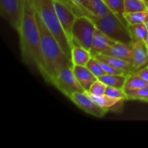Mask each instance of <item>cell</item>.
Returning a JSON list of instances; mask_svg holds the SVG:
<instances>
[{"instance_id":"484cf974","label":"cell","mask_w":148,"mask_h":148,"mask_svg":"<svg viewBox=\"0 0 148 148\" xmlns=\"http://www.w3.org/2000/svg\"><path fill=\"white\" fill-rule=\"evenodd\" d=\"M106 88L107 85L98 79L91 85L89 91L88 92L94 95H105Z\"/></svg>"},{"instance_id":"4316f807","label":"cell","mask_w":148,"mask_h":148,"mask_svg":"<svg viewBox=\"0 0 148 148\" xmlns=\"http://www.w3.org/2000/svg\"><path fill=\"white\" fill-rule=\"evenodd\" d=\"M105 95H108L110 97H112V98H123V99L127 100V95H126L125 92L121 88L107 86L106 90Z\"/></svg>"},{"instance_id":"cb8c5ba5","label":"cell","mask_w":148,"mask_h":148,"mask_svg":"<svg viewBox=\"0 0 148 148\" xmlns=\"http://www.w3.org/2000/svg\"><path fill=\"white\" fill-rule=\"evenodd\" d=\"M126 95H127V100L148 103V85L145 88L127 93Z\"/></svg>"},{"instance_id":"30bf717a","label":"cell","mask_w":148,"mask_h":148,"mask_svg":"<svg viewBox=\"0 0 148 148\" xmlns=\"http://www.w3.org/2000/svg\"><path fill=\"white\" fill-rule=\"evenodd\" d=\"M79 6L82 15L92 14L102 17L113 12L103 0H82Z\"/></svg>"},{"instance_id":"4fadbf2b","label":"cell","mask_w":148,"mask_h":148,"mask_svg":"<svg viewBox=\"0 0 148 148\" xmlns=\"http://www.w3.org/2000/svg\"><path fill=\"white\" fill-rule=\"evenodd\" d=\"M101 54L108 55L133 63V49L132 44L116 42L104 51Z\"/></svg>"},{"instance_id":"ba28073f","label":"cell","mask_w":148,"mask_h":148,"mask_svg":"<svg viewBox=\"0 0 148 148\" xmlns=\"http://www.w3.org/2000/svg\"><path fill=\"white\" fill-rule=\"evenodd\" d=\"M23 12L21 0H0V14L16 31H18Z\"/></svg>"},{"instance_id":"9a60e30c","label":"cell","mask_w":148,"mask_h":148,"mask_svg":"<svg viewBox=\"0 0 148 148\" xmlns=\"http://www.w3.org/2000/svg\"><path fill=\"white\" fill-rule=\"evenodd\" d=\"M72 70L75 77L85 92L89 91L91 85L98 79V78L85 66L73 65Z\"/></svg>"},{"instance_id":"7a4b0ae2","label":"cell","mask_w":148,"mask_h":148,"mask_svg":"<svg viewBox=\"0 0 148 148\" xmlns=\"http://www.w3.org/2000/svg\"><path fill=\"white\" fill-rule=\"evenodd\" d=\"M36 17L40 33V49L44 64V71L42 77L46 82L51 84L52 79L62 69L72 67L73 63L72 59L62 50L60 45L45 25L36 11Z\"/></svg>"},{"instance_id":"9c48e42d","label":"cell","mask_w":148,"mask_h":148,"mask_svg":"<svg viewBox=\"0 0 148 148\" xmlns=\"http://www.w3.org/2000/svg\"><path fill=\"white\" fill-rule=\"evenodd\" d=\"M70 100L81 110L97 118H102L108 112L95 103L85 92H75Z\"/></svg>"},{"instance_id":"836d02e7","label":"cell","mask_w":148,"mask_h":148,"mask_svg":"<svg viewBox=\"0 0 148 148\" xmlns=\"http://www.w3.org/2000/svg\"><path fill=\"white\" fill-rule=\"evenodd\" d=\"M21 1L23 3V2H24V0H21Z\"/></svg>"},{"instance_id":"277c9868","label":"cell","mask_w":148,"mask_h":148,"mask_svg":"<svg viewBox=\"0 0 148 148\" xmlns=\"http://www.w3.org/2000/svg\"><path fill=\"white\" fill-rule=\"evenodd\" d=\"M86 16L92 20L97 29L101 30L112 40L119 43L132 44V38L129 29V25L125 24L114 12L102 17L92 14H87Z\"/></svg>"},{"instance_id":"8fae6325","label":"cell","mask_w":148,"mask_h":148,"mask_svg":"<svg viewBox=\"0 0 148 148\" xmlns=\"http://www.w3.org/2000/svg\"><path fill=\"white\" fill-rule=\"evenodd\" d=\"M133 72L148 66V50L145 42L132 40Z\"/></svg>"},{"instance_id":"5bb4252c","label":"cell","mask_w":148,"mask_h":148,"mask_svg":"<svg viewBox=\"0 0 148 148\" xmlns=\"http://www.w3.org/2000/svg\"><path fill=\"white\" fill-rule=\"evenodd\" d=\"M116 43V41L110 38L106 35L102 33L101 30L96 28L95 30V33H94L93 38H92V44H91L90 52L92 56L102 53L104 51H106L107 49L115 44Z\"/></svg>"},{"instance_id":"e0dca14e","label":"cell","mask_w":148,"mask_h":148,"mask_svg":"<svg viewBox=\"0 0 148 148\" xmlns=\"http://www.w3.org/2000/svg\"><path fill=\"white\" fill-rule=\"evenodd\" d=\"M91 57L92 55L89 51L86 50L75 43H72L71 59L73 65L86 66L87 64Z\"/></svg>"},{"instance_id":"52a82bcc","label":"cell","mask_w":148,"mask_h":148,"mask_svg":"<svg viewBox=\"0 0 148 148\" xmlns=\"http://www.w3.org/2000/svg\"><path fill=\"white\" fill-rule=\"evenodd\" d=\"M53 4L62 28L72 46V30L77 17L75 12L76 4L72 1L65 2L60 0H53Z\"/></svg>"},{"instance_id":"7c38bea8","label":"cell","mask_w":148,"mask_h":148,"mask_svg":"<svg viewBox=\"0 0 148 148\" xmlns=\"http://www.w3.org/2000/svg\"><path fill=\"white\" fill-rule=\"evenodd\" d=\"M85 92L95 103L108 111H120L122 108L124 101H127L123 98H112L106 95H94L88 91H85Z\"/></svg>"},{"instance_id":"2e32d148","label":"cell","mask_w":148,"mask_h":148,"mask_svg":"<svg viewBox=\"0 0 148 148\" xmlns=\"http://www.w3.org/2000/svg\"><path fill=\"white\" fill-rule=\"evenodd\" d=\"M92 56L95 57L97 60L100 61V62L106 63L108 64L111 65L113 67L123 71L127 75L133 72V65L132 63H131V62H129L126 60H123V59H118V58L113 57V56H108V55L101 54V53L96 54Z\"/></svg>"},{"instance_id":"f1b7e54d","label":"cell","mask_w":148,"mask_h":148,"mask_svg":"<svg viewBox=\"0 0 148 148\" xmlns=\"http://www.w3.org/2000/svg\"><path fill=\"white\" fill-rule=\"evenodd\" d=\"M72 1L73 3H75V4H80L81 2H82V0H72Z\"/></svg>"},{"instance_id":"603a6c76","label":"cell","mask_w":148,"mask_h":148,"mask_svg":"<svg viewBox=\"0 0 148 148\" xmlns=\"http://www.w3.org/2000/svg\"><path fill=\"white\" fill-rule=\"evenodd\" d=\"M124 17L129 25L143 24V23L145 24L148 21V10L126 14H124Z\"/></svg>"},{"instance_id":"5b68a950","label":"cell","mask_w":148,"mask_h":148,"mask_svg":"<svg viewBox=\"0 0 148 148\" xmlns=\"http://www.w3.org/2000/svg\"><path fill=\"white\" fill-rule=\"evenodd\" d=\"M95 29V25L88 16H77L72 30V43L90 51Z\"/></svg>"},{"instance_id":"d4e9b609","label":"cell","mask_w":148,"mask_h":148,"mask_svg":"<svg viewBox=\"0 0 148 148\" xmlns=\"http://www.w3.org/2000/svg\"><path fill=\"white\" fill-rule=\"evenodd\" d=\"M86 67L97 78H99L101 77H102L103 75H106L105 72L103 71V69L101 67V64H100L99 62L95 59V57L92 56V57L90 58V59L89 60V62H88L86 65Z\"/></svg>"},{"instance_id":"4dcf8cb0","label":"cell","mask_w":148,"mask_h":148,"mask_svg":"<svg viewBox=\"0 0 148 148\" xmlns=\"http://www.w3.org/2000/svg\"><path fill=\"white\" fill-rule=\"evenodd\" d=\"M60 1H65V2H69V1H72V0H60Z\"/></svg>"},{"instance_id":"83f0119b","label":"cell","mask_w":148,"mask_h":148,"mask_svg":"<svg viewBox=\"0 0 148 148\" xmlns=\"http://www.w3.org/2000/svg\"><path fill=\"white\" fill-rule=\"evenodd\" d=\"M134 73L137 74L140 77L143 78L144 80L148 82V66L136 71V72H134Z\"/></svg>"},{"instance_id":"d6a6232c","label":"cell","mask_w":148,"mask_h":148,"mask_svg":"<svg viewBox=\"0 0 148 148\" xmlns=\"http://www.w3.org/2000/svg\"><path fill=\"white\" fill-rule=\"evenodd\" d=\"M145 2L147 3V6H148V0H145Z\"/></svg>"},{"instance_id":"f546056e","label":"cell","mask_w":148,"mask_h":148,"mask_svg":"<svg viewBox=\"0 0 148 148\" xmlns=\"http://www.w3.org/2000/svg\"><path fill=\"white\" fill-rule=\"evenodd\" d=\"M145 44H146V46H147V49L148 50V36H147V38H146V40H145Z\"/></svg>"},{"instance_id":"1f68e13d","label":"cell","mask_w":148,"mask_h":148,"mask_svg":"<svg viewBox=\"0 0 148 148\" xmlns=\"http://www.w3.org/2000/svg\"><path fill=\"white\" fill-rule=\"evenodd\" d=\"M145 25H146V27H147V30H148V21L145 23Z\"/></svg>"},{"instance_id":"d6986e66","label":"cell","mask_w":148,"mask_h":148,"mask_svg":"<svg viewBox=\"0 0 148 148\" xmlns=\"http://www.w3.org/2000/svg\"><path fill=\"white\" fill-rule=\"evenodd\" d=\"M127 76V75H106V74L98 78V79L106 84L107 86L123 89Z\"/></svg>"},{"instance_id":"3957f363","label":"cell","mask_w":148,"mask_h":148,"mask_svg":"<svg viewBox=\"0 0 148 148\" xmlns=\"http://www.w3.org/2000/svg\"><path fill=\"white\" fill-rule=\"evenodd\" d=\"M35 9L49 31L54 36L66 55L71 59L72 45L62 27L53 0H33Z\"/></svg>"},{"instance_id":"8992f818","label":"cell","mask_w":148,"mask_h":148,"mask_svg":"<svg viewBox=\"0 0 148 148\" xmlns=\"http://www.w3.org/2000/svg\"><path fill=\"white\" fill-rule=\"evenodd\" d=\"M51 84L69 99L75 92H85L75 77L72 67L62 69L52 79Z\"/></svg>"},{"instance_id":"6da1fadb","label":"cell","mask_w":148,"mask_h":148,"mask_svg":"<svg viewBox=\"0 0 148 148\" xmlns=\"http://www.w3.org/2000/svg\"><path fill=\"white\" fill-rule=\"evenodd\" d=\"M17 33L22 60L27 66L36 68L43 75L44 64L33 0H24L21 23Z\"/></svg>"},{"instance_id":"44dd1931","label":"cell","mask_w":148,"mask_h":148,"mask_svg":"<svg viewBox=\"0 0 148 148\" xmlns=\"http://www.w3.org/2000/svg\"><path fill=\"white\" fill-rule=\"evenodd\" d=\"M108 8L118 16L125 24L129 25L124 17V0H103Z\"/></svg>"},{"instance_id":"7402d4cb","label":"cell","mask_w":148,"mask_h":148,"mask_svg":"<svg viewBox=\"0 0 148 148\" xmlns=\"http://www.w3.org/2000/svg\"><path fill=\"white\" fill-rule=\"evenodd\" d=\"M132 40H139L145 42L148 36V30L145 24H137L129 25Z\"/></svg>"},{"instance_id":"ac0fdd59","label":"cell","mask_w":148,"mask_h":148,"mask_svg":"<svg viewBox=\"0 0 148 148\" xmlns=\"http://www.w3.org/2000/svg\"><path fill=\"white\" fill-rule=\"evenodd\" d=\"M147 85L148 82L144 80L143 78L140 77L139 75H137L134 72H132V73L127 75L123 90L127 94L132 92V91L140 89V88H145Z\"/></svg>"},{"instance_id":"ffe728a7","label":"cell","mask_w":148,"mask_h":148,"mask_svg":"<svg viewBox=\"0 0 148 148\" xmlns=\"http://www.w3.org/2000/svg\"><path fill=\"white\" fill-rule=\"evenodd\" d=\"M147 10L148 6L145 0H124V14Z\"/></svg>"}]
</instances>
